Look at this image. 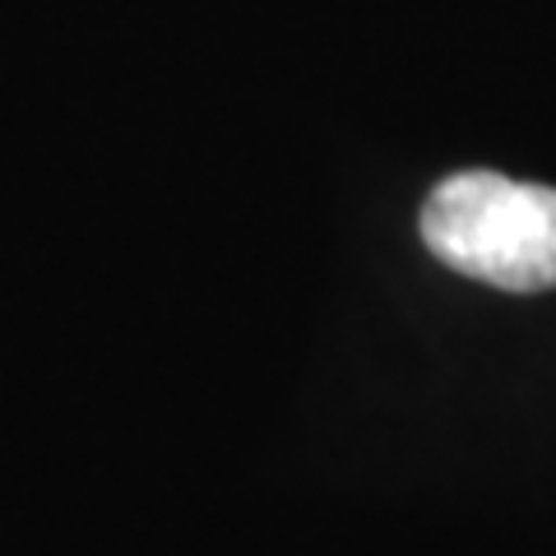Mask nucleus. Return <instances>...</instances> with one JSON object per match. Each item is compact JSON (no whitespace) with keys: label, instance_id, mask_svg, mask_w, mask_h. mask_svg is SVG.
<instances>
[{"label":"nucleus","instance_id":"f257e3e1","mask_svg":"<svg viewBox=\"0 0 556 556\" xmlns=\"http://www.w3.org/2000/svg\"><path fill=\"white\" fill-rule=\"evenodd\" d=\"M422 241L441 265L501 292L556 288V186L455 172L422 204Z\"/></svg>","mask_w":556,"mask_h":556}]
</instances>
